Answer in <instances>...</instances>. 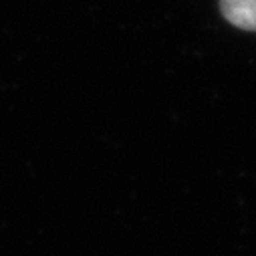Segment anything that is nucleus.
I'll return each instance as SVG.
<instances>
[{
	"label": "nucleus",
	"instance_id": "nucleus-1",
	"mask_svg": "<svg viewBox=\"0 0 256 256\" xmlns=\"http://www.w3.org/2000/svg\"><path fill=\"white\" fill-rule=\"evenodd\" d=\"M220 12L232 26L256 32V0H220Z\"/></svg>",
	"mask_w": 256,
	"mask_h": 256
}]
</instances>
